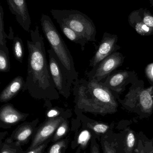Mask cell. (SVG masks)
Segmentation results:
<instances>
[{"label":"cell","mask_w":153,"mask_h":153,"mask_svg":"<svg viewBox=\"0 0 153 153\" xmlns=\"http://www.w3.org/2000/svg\"><path fill=\"white\" fill-rule=\"evenodd\" d=\"M30 40H27L28 50L27 73L23 92L27 91L36 100L45 101L57 100L60 94L53 81L46 58L44 39L37 25L30 30Z\"/></svg>","instance_id":"1"},{"label":"cell","mask_w":153,"mask_h":153,"mask_svg":"<svg viewBox=\"0 0 153 153\" xmlns=\"http://www.w3.org/2000/svg\"><path fill=\"white\" fill-rule=\"evenodd\" d=\"M72 85L75 110L102 116L117 111V98L104 83L82 78Z\"/></svg>","instance_id":"2"},{"label":"cell","mask_w":153,"mask_h":153,"mask_svg":"<svg viewBox=\"0 0 153 153\" xmlns=\"http://www.w3.org/2000/svg\"><path fill=\"white\" fill-rule=\"evenodd\" d=\"M40 23L43 33L49 42L51 49L68 72L73 83L74 81L78 79V75L70 50L49 16L42 14Z\"/></svg>","instance_id":"3"},{"label":"cell","mask_w":153,"mask_h":153,"mask_svg":"<svg viewBox=\"0 0 153 153\" xmlns=\"http://www.w3.org/2000/svg\"><path fill=\"white\" fill-rule=\"evenodd\" d=\"M50 13L58 23H63L82 36L88 42H96V27L87 15L73 10H54Z\"/></svg>","instance_id":"4"},{"label":"cell","mask_w":153,"mask_h":153,"mask_svg":"<svg viewBox=\"0 0 153 153\" xmlns=\"http://www.w3.org/2000/svg\"><path fill=\"white\" fill-rule=\"evenodd\" d=\"M153 87L145 88L143 82L137 80L132 83L124 100L119 98L118 101L128 110L152 114L153 109Z\"/></svg>","instance_id":"5"},{"label":"cell","mask_w":153,"mask_h":153,"mask_svg":"<svg viewBox=\"0 0 153 153\" xmlns=\"http://www.w3.org/2000/svg\"><path fill=\"white\" fill-rule=\"evenodd\" d=\"M49 69L51 76L59 94L66 99L71 94V87L73 82L68 72L51 48L48 49Z\"/></svg>","instance_id":"6"},{"label":"cell","mask_w":153,"mask_h":153,"mask_svg":"<svg viewBox=\"0 0 153 153\" xmlns=\"http://www.w3.org/2000/svg\"><path fill=\"white\" fill-rule=\"evenodd\" d=\"M125 56L121 53L115 52L103 59L87 73V78L102 82L108 76L123 64Z\"/></svg>","instance_id":"7"},{"label":"cell","mask_w":153,"mask_h":153,"mask_svg":"<svg viewBox=\"0 0 153 153\" xmlns=\"http://www.w3.org/2000/svg\"><path fill=\"white\" fill-rule=\"evenodd\" d=\"M117 35L104 32L97 50L90 60L89 66L94 68L103 59L119 50L120 47L117 45Z\"/></svg>","instance_id":"8"},{"label":"cell","mask_w":153,"mask_h":153,"mask_svg":"<svg viewBox=\"0 0 153 153\" xmlns=\"http://www.w3.org/2000/svg\"><path fill=\"white\" fill-rule=\"evenodd\" d=\"M135 74L126 71H115L106 78L104 84L116 95L124 91L126 86L128 84L133 83L136 81Z\"/></svg>","instance_id":"9"},{"label":"cell","mask_w":153,"mask_h":153,"mask_svg":"<svg viewBox=\"0 0 153 153\" xmlns=\"http://www.w3.org/2000/svg\"><path fill=\"white\" fill-rule=\"evenodd\" d=\"M65 119L62 115L53 118H48L38 130L28 150H32L42 144L53 135L59 125Z\"/></svg>","instance_id":"10"},{"label":"cell","mask_w":153,"mask_h":153,"mask_svg":"<svg viewBox=\"0 0 153 153\" xmlns=\"http://www.w3.org/2000/svg\"><path fill=\"white\" fill-rule=\"evenodd\" d=\"M9 9L22 28L29 32L31 24L26 0H6Z\"/></svg>","instance_id":"11"},{"label":"cell","mask_w":153,"mask_h":153,"mask_svg":"<svg viewBox=\"0 0 153 153\" xmlns=\"http://www.w3.org/2000/svg\"><path fill=\"white\" fill-rule=\"evenodd\" d=\"M29 114L21 112L11 103L3 104L0 107V126L8 127L14 126L26 119Z\"/></svg>","instance_id":"12"},{"label":"cell","mask_w":153,"mask_h":153,"mask_svg":"<svg viewBox=\"0 0 153 153\" xmlns=\"http://www.w3.org/2000/svg\"><path fill=\"white\" fill-rule=\"evenodd\" d=\"M25 81L22 76H18L13 79L0 94V102H7L22 91Z\"/></svg>","instance_id":"13"},{"label":"cell","mask_w":153,"mask_h":153,"mask_svg":"<svg viewBox=\"0 0 153 153\" xmlns=\"http://www.w3.org/2000/svg\"><path fill=\"white\" fill-rule=\"evenodd\" d=\"M38 122V120L32 122H25L19 126L13 132V138L16 145H20L25 143L30 137L33 132V127Z\"/></svg>","instance_id":"14"},{"label":"cell","mask_w":153,"mask_h":153,"mask_svg":"<svg viewBox=\"0 0 153 153\" xmlns=\"http://www.w3.org/2000/svg\"><path fill=\"white\" fill-rule=\"evenodd\" d=\"M128 21L129 25L134 28L139 35L143 36L153 35V30L142 21L138 10H134L130 13L128 16Z\"/></svg>","instance_id":"15"},{"label":"cell","mask_w":153,"mask_h":153,"mask_svg":"<svg viewBox=\"0 0 153 153\" xmlns=\"http://www.w3.org/2000/svg\"><path fill=\"white\" fill-rule=\"evenodd\" d=\"M58 24L61 30L65 35V36L72 42L80 45L82 51H84L85 45L88 43V41L82 36L76 33L63 23H60Z\"/></svg>","instance_id":"16"},{"label":"cell","mask_w":153,"mask_h":153,"mask_svg":"<svg viewBox=\"0 0 153 153\" xmlns=\"http://www.w3.org/2000/svg\"><path fill=\"white\" fill-rule=\"evenodd\" d=\"M10 69V63L8 48L0 44V73L9 72Z\"/></svg>","instance_id":"17"},{"label":"cell","mask_w":153,"mask_h":153,"mask_svg":"<svg viewBox=\"0 0 153 153\" xmlns=\"http://www.w3.org/2000/svg\"><path fill=\"white\" fill-rule=\"evenodd\" d=\"M13 53L15 59L18 62L22 63L24 56L23 42L20 38L15 37L13 39Z\"/></svg>","instance_id":"18"},{"label":"cell","mask_w":153,"mask_h":153,"mask_svg":"<svg viewBox=\"0 0 153 153\" xmlns=\"http://www.w3.org/2000/svg\"><path fill=\"white\" fill-rule=\"evenodd\" d=\"M138 10L142 21L153 31V14L147 9L141 8Z\"/></svg>","instance_id":"19"},{"label":"cell","mask_w":153,"mask_h":153,"mask_svg":"<svg viewBox=\"0 0 153 153\" xmlns=\"http://www.w3.org/2000/svg\"><path fill=\"white\" fill-rule=\"evenodd\" d=\"M7 38L8 36L4 31L3 9L0 4V44L3 46H7Z\"/></svg>","instance_id":"20"},{"label":"cell","mask_w":153,"mask_h":153,"mask_svg":"<svg viewBox=\"0 0 153 153\" xmlns=\"http://www.w3.org/2000/svg\"><path fill=\"white\" fill-rule=\"evenodd\" d=\"M135 135L133 131H130L128 133L126 138L125 151L127 153H132L136 143Z\"/></svg>","instance_id":"21"},{"label":"cell","mask_w":153,"mask_h":153,"mask_svg":"<svg viewBox=\"0 0 153 153\" xmlns=\"http://www.w3.org/2000/svg\"><path fill=\"white\" fill-rule=\"evenodd\" d=\"M87 126L89 128L98 134H104L109 128V126L107 124L98 122H89L87 123Z\"/></svg>","instance_id":"22"},{"label":"cell","mask_w":153,"mask_h":153,"mask_svg":"<svg viewBox=\"0 0 153 153\" xmlns=\"http://www.w3.org/2000/svg\"><path fill=\"white\" fill-rule=\"evenodd\" d=\"M68 128L69 125L68 121L65 119L61 123L56 130V133L53 137V141H57L64 136L68 131Z\"/></svg>","instance_id":"23"},{"label":"cell","mask_w":153,"mask_h":153,"mask_svg":"<svg viewBox=\"0 0 153 153\" xmlns=\"http://www.w3.org/2000/svg\"><path fill=\"white\" fill-rule=\"evenodd\" d=\"M91 135L87 130L82 131L78 138V143L82 146H85L91 138Z\"/></svg>","instance_id":"24"},{"label":"cell","mask_w":153,"mask_h":153,"mask_svg":"<svg viewBox=\"0 0 153 153\" xmlns=\"http://www.w3.org/2000/svg\"><path fill=\"white\" fill-rule=\"evenodd\" d=\"M65 147L64 141H61L53 145L49 149L48 153H62V150Z\"/></svg>","instance_id":"25"},{"label":"cell","mask_w":153,"mask_h":153,"mask_svg":"<svg viewBox=\"0 0 153 153\" xmlns=\"http://www.w3.org/2000/svg\"><path fill=\"white\" fill-rule=\"evenodd\" d=\"M46 116L48 118H53L61 116L60 109L56 108L50 109L47 112Z\"/></svg>","instance_id":"26"},{"label":"cell","mask_w":153,"mask_h":153,"mask_svg":"<svg viewBox=\"0 0 153 153\" xmlns=\"http://www.w3.org/2000/svg\"><path fill=\"white\" fill-rule=\"evenodd\" d=\"M145 73L147 78L153 83V63L150 64L146 66Z\"/></svg>","instance_id":"27"},{"label":"cell","mask_w":153,"mask_h":153,"mask_svg":"<svg viewBox=\"0 0 153 153\" xmlns=\"http://www.w3.org/2000/svg\"><path fill=\"white\" fill-rule=\"evenodd\" d=\"M103 145L104 153H116L115 149L108 142L105 141L103 143Z\"/></svg>","instance_id":"28"},{"label":"cell","mask_w":153,"mask_h":153,"mask_svg":"<svg viewBox=\"0 0 153 153\" xmlns=\"http://www.w3.org/2000/svg\"><path fill=\"white\" fill-rule=\"evenodd\" d=\"M46 147V144H43L34 149L29 150V151L27 153H42Z\"/></svg>","instance_id":"29"},{"label":"cell","mask_w":153,"mask_h":153,"mask_svg":"<svg viewBox=\"0 0 153 153\" xmlns=\"http://www.w3.org/2000/svg\"><path fill=\"white\" fill-rule=\"evenodd\" d=\"M151 143H147L146 145L145 148L146 153H153V142Z\"/></svg>","instance_id":"30"},{"label":"cell","mask_w":153,"mask_h":153,"mask_svg":"<svg viewBox=\"0 0 153 153\" xmlns=\"http://www.w3.org/2000/svg\"><path fill=\"white\" fill-rule=\"evenodd\" d=\"M138 149L139 150V153H146L145 148L143 145V143H142V142L141 140L139 141Z\"/></svg>","instance_id":"31"},{"label":"cell","mask_w":153,"mask_h":153,"mask_svg":"<svg viewBox=\"0 0 153 153\" xmlns=\"http://www.w3.org/2000/svg\"><path fill=\"white\" fill-rule=\"evenodd\" d=\"M91 153H100L99 147L96 144L93 143L91 148Z\"/></svg>","instance_id":"32"},{"label":"cell","mask_w":153,"mask_h":153,"mask_svg":"<svg viewBox=\"0 0 153 153\" xmlns=\"http://www.w3.org/2000/svg\"><path fill=\"white\" fill-rule=\"evenodd\" d=\"M0 153H14V151L12 149H10V148H4V149H2Z\"/></svg>","instance_id":"33"},{"label":"cell","mask_w":153,"mask_h":153,"mask_svg":"<svg viewBox=\"0 0 153 153\" xmlns=\"http://www.w3.org/2000/svg\"><path fill=\"white\" fill-rule=\"evenodd\" d=\"M13 31L12 28L11 27H10V33H9V36H8V38L10 39H13Z\"/></svg>","instance_id":"34"},{"label":"cell","mask_w":153,"mask_h":153,"mask_svg":"<svg viewBox=\"0 0 153 153\" xmlns=\"http://www.w3.org/2000/svg\"><path fill=\"white\" fill-rule=\"evenodd\" d=\"M150 1V4L152 6H153V0H149Z\"/></svg>","instance_id":"35"},{"label":"cell","mask_w":153,"mask_h":153,"mask_svg":"<svg viewBox=\"0 0 153 153\" xmlns=\"http://www.w3.org/2000/svg\"><path fill=\"white\" fill-rule=\"evenodd\" d=\"M152 93H153V90H152Z\"/></svg>","instance_id":"36"},{"label":"cell","mask_w":153,"mask_h":153,"mask_svg":"<svg viewBox=\"0 0 153 153\" xmlns=\"http://www.w3.org/2000/svg\"><path fill=\"white\" fill-rule=\"evenodd\" d=\"M1 82H0V86H1Z\"/></svg>","instance_id":"37"}]
</instances>
